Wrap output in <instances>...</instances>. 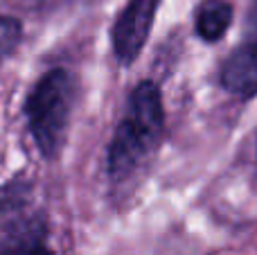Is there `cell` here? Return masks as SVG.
<instances>
[{"label":"cell","mask_w":257,"mask_h":255,"mask_svg":"<svg viewBox=\"0 0 257 255\" xmlns=\"http://www.w3.org/2000/svg\"><path fill=\"white\" fill-rule=\"evenodd\" d=\"M165 134V106L156 81H140L128 95L120 124L108 145V176L113 183L131 179L158 149Z\"/></svg>","instance_id":"obj_1"},{"label":"cell","mask_w":257,"mask_h":255,"mask_svg":"<svg viewBox=\"0 0 257 255\" xmlns=\"http://www.w3.org/2000/svg\"><path fill=\"white\" fill-rule=\"evenodd\" d=\"M75 77L63 68L45 72L25 102L30 134L45 158H54L66 143L75 104Z\"/></svg>","instance_id":"obj_2"},{"label":"cell","mask_w":257,"mask_h":255,"mask_svg":"<svg viewBox=\"0 0 257 255\" xmlns=\"http://www.w3.org/2000/svg\"><path fill=\"white\" fill-rule=\"evenodd\" d=\"M163 0H128L126 7L115 18L111 30V43L115 59L122 66H128L142 52L151 34L156 14Z\"/></svg>","instance_id":"obj_3"},{"label":"cell","mask_w":257,"mask_h":255,"mask_svg":"<svg viewBox=\"0 0 257 255\" xmlns=\"http://www.w3.org/2000/svg\"><path fill=\"white\" fill-rule=\"evenodd\" d=\"M221 84L237 97L248 99L257 95V0L250 5L244 39L221 66Z\"/></svg>","instance_id":"obj_4"},{"label":"cell","mask_w":257,"mask_h":255,"mask_svg":"<svg viewBox=\"0 0 257 255\" xmlns=\"http://www.w3.org/2000/svg\"><path fill=\"white\" fill-rule=\"evenodd\" d=\"M0 230V255H54L45 242V224L41 219L23 215Z\"/></svg>","instance_id":"obj_5"},{"label":"cell","mask_w":257,"mask_h":255,"mask_svg":"<svg viewBox=\"0 0 257 255\" xmlns=\"http://www.w3.org/2000/svg\"><path fill=\"white\" fill-rule=\"evenodd\" d=\"M232 23V5L228 0H203L194 14V30L201 41L217 43Z\"/></svg>","instance_id":"obj_6"},{"label":"cell","mask_w":257,"mask_h":255,"mask_svg":"<svg viewBox=\"0 0 257 255\" xmlns=\"http://www.w3.org/2000/svg\"><path fill=\"white\" fill-rule=\"evenodd\" d=\"M27 197H30V188L18 181H12L5 188H0V228L25 215Z\"/></svg>","instance_id":"obj_7"},{"label":"cell","mask_w":257,"mask_h":255,"mask_svg":"<svg viewBox=\"0 0 257 255\" xmlns=\"http://www.w3.org/2000/svg\"><path fill=\"white\" fill-rule=\"evenodd\" d=\"M23 36V27L16 18L0 16V66L9 59V54L18 48Z\"/></svg>","instance_id":"obj_8"}]
</instances>
